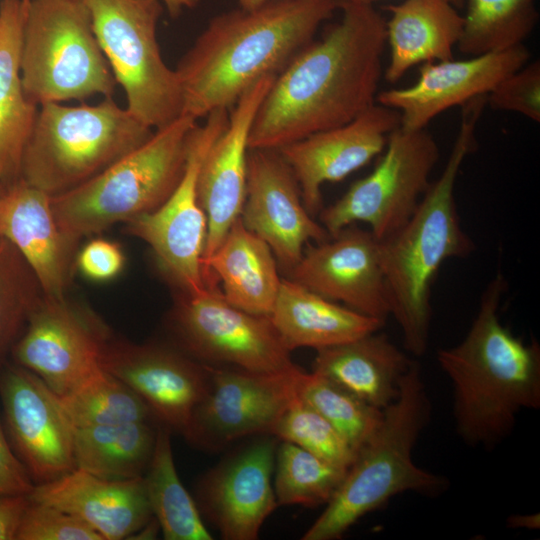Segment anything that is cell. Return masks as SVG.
I'll list each match as a JSON object with an SVG mask.
<instances>
[{"instance_id":"obj_1","label":"cell","mask_w":540,"mask_h":540,"mask_svg":"<svg viewBox=\"0 0 540 540\" xmlns=\"http://www.w3.org/2000/svg\"><path fill=\"white\" fill-rule=\"evenodd\" d=\"M341 19L275 77L254 117L249 149L278 150L344 125L376 103L386 20L372 4L342 2Z\"/></svg>"},{"instance_id":"obj_2","label":"cell","mask_w":540,"mask_h":540,"mask_svg":"<svg viewBox=\"0 0 540 540\" xmlns=\"http://www.w3.org/2000/svg\"><path fill=\"white\" fill-rule=\"evenodd\" d=\"M340 7L341 0H267L214 16L175 69L182 115L230 110L258 80L277 76Z\"/></svg>"},{"instance_id":"obj_3","label":"cell","mask_w":540,"mask_h":540,"mask_svg":"<svg viewBox=\"0 0 540 540\" xmlns=\"http://www.w3.org/2000/svg\"><path fill=\"white\" fill-rule=\"evenodd\" d=\"M507 288L498 272L482 292L464 339L437 352L453 387L456 433L472 447H495L512 432L522 410L540 408V345L524 342L501 323Z\"/></svg>"},{"instance_id":"obj_4","label":"cell","mask_w":540,"mask_h":540,"mask_svg":"<svg viewBox=\"0 0 540 540\" xmlns=\"http://www.w3.org/2000/svg\"><path fill=\"white\" fill-rule=\"evenodd\" d=\"M487 95L466 102L458 135L440 177L431 182L410 219L380 243L390 316L399 325L405 349L425 354L430 335L431 290L442 264L475 248L462 228L455 200L460 167L476 145L477 122Z\"/></svg>"},{"instance_id":"obj_5","label":"cell","mask_w":540,"mask_h":540,"mask_svg":"<svg viewBox=\"0 0 540 540\" xmlns=\"http://www.w3.org/2000/svg\"><path fill=\"white\" fill-rule=\"evenodd\" d=\"M430 415L420 365L413 361L396 399L382 410L379 425L359 448L323 513L302 539H339L359 519L398 494L436 496L447 490V478L420 468L412 458Z\"/></svg>"},{"instance_id":"obj_6","label":"cell","mask_w":540,"mask_h":540,"mask_svg":"<svg viewBox=\"0 0 540 540\" xmlns=\"http://www.w3.org/2000/svg\"><path fill=\"white\" fill-rule=\"evenodd\" d=\"M197 120L181 115L81 185L51 196L62 231L73 241L158 208L179 183Z\"/></svg>"},{"instance_id":"obj_7","label":"cell","mask_w":540,"mask_h":540,"mask_svg":"<svg viewBox=\"0 0 540 540\" xmlns=\"http://www.w3.org/2000/svg\"><path fill=\"white\" fill-rule=\"evenodd\" d=\"M154 131L112 97L95 105H40L20 179L50 196L62 194L142 145Z\"/></svg>"},{"instance_id":"obj_8","label":"cell","mask_w":540,"mask_h":540,"mask_svg":"<svg viewBox=\"0 0 540 540\" xmlns=\"http://www.w3.org/2000/svg\"><path fill=\"white\" fill-rule=\"evenodd\" d=\"M27 98L37 105L112 97L118 85L81 0H29L20 51Z\"/></svg>"},{"instance_id":"obj_9","label":"cell","mask_w":540,"mask_h":540,"mask_svg":"<svg viewBox=\"0 0 540 540\" xmlns=\"http://www.w3.org/2000/svg\"><path fill=\"white\" fill-rule=\"evenodd\" d=\"M89 10L98 43L127 109L153 130L182 115V92L175 69L164 61L157 26L159 0H81Z\"/></svg>"},{"instance_id":"obj_10","label":"cell","mask_w":540,"mask_h":540,"mask_svg":"<svg viewBox=\"0 0 540 540\" xmlns=\"http://www.w3.org/2000/svg\"><path fill=\"white\" fill-rule=\"evenodd\" d=\"M381 154L371 173L355 181L341 198L319 212L320 224L330 237L363 222L382 242L415 212L439 159L435 138L426 128L406 130L399 126L389 135Z\"/></svg>"},{"instance_id":"obj_11","label":"cell","mask_w":540,"mask_h":540,"mask_svg":"<svg viewBox=\"0 0 540 540\" xmlns=\"http://www.w3.org/2000/svg\"><path fill=\"white\" fill-rule=\"evenodd\" d=\"M205 119L190 135L184 172L171 195L155 210L126 222V231L149 245L166 277L190 296L209 289L203 274L207 218L198 199V174L228 124L229 110H214Z\"/></svg>"},{"instance_id":"obj_12","label":"cell","mask_w":540,"mask_h":540,"mask_svg":"<svg viewBox=\"0 0 540 540\" xmlns=\"http://www.w3.org/2000/svg\"><path fill=\"white\" fill-rule=\"evenodd\" d=\"M168 324L181 351L196 361L255 373L296 369L269 316L241 310L217 287L200 295L181 294Z\"/></svg>"},{"instance_id":"obj_13","label":"cell","mask_w":540,"mask_h":540,"mask_svg":"<svg viewBox=\"0 0 540 540\" xmlns=\"http://www.w3.org/2000/svg\"><path fill=\"white\" fill-rule=\"evenodd\" d=\"M112 333L90 308L42 295L14 343L12 362L36 374L58 396L99 369Z\"/></svg>"},{"instance_id":"obj_14","label":"cell","mask_w":540,"mask_h":540,"mask_svg":"<svg viewBox=\"0 0 540 540\" xmlns=\"http://www.w3.org/2000/svg\"><path fill=\"white\" fill-rule=\"evenodd\" d=\"M208 370V391L193 413L185 438L208 451H218L244 437L272 435L298 396L303 372L300 367L281 373L214 366Z\"/></svg>"},{"instance_id":"obj_15","label":"cell","mask_w":540,"mask_h":540,"mask_svg":"<svg viewBox=\"0 0 540 540\" xmlns=\"http://www.w3.org/2000/svg\"><path fill=\"white\" fill-rule=\"evenodd\" d=\"M1 420L8 441L35 485L75 469L74 426L60 397L13 362L0 371Z\"/></svg>"},{"instance_id":"obj_16","label":"cell","mask_w":540,"mask_h":540,"mask_svg":"<svg viewBox=\"0 0 540 540\" xmlns=\"http://www.w3.org/2000/svg\"><path fill=\"white\" fill-rule=\"evenodd\" d=\"M101 367L131 388L155 419L186 438L209 387V370L178 347L111 336Z\"/></svg>"},{"instance_id":"obj_17","label":"cell","mask_w":540,"mask_h":540,"mask_svg":"<svg viewBox=\"0 0 540 540\" xmlns=\"http://www.w3.org/2000/svg\"><path fill=\"white\" fill-rule=\"evenodd\" d=\"M243 225L271 248L278 267L287 274L298 263L309 241L330 238L305 208L297 180L275 149H249Z\"/></svg>"},{"instance_id":"obj_18","label":"cell","mask_w":540,"mask_h":540,"mask_svg":"<svg viewBox=\"0 0 540 540\" xmlns=\"http://www.w3.org/2000/svg\"><path fill=\"white\" fill-rule=\"evenodd\" d=\"M288 279L383 323L390 316L380 243L355 224L308 246Z\"/></svg>"},{"instance_id":"obj_19","label":"cell","mask_w":540,"mask_h":540,"mask_svg":"<svg viewBox=\"0 0 540 540\" xmlns=\"http://www.w3.org/2000/svg\"><path fill=\"white\" fill-rule=\"evenodd\" d=\"M263 435L235 451L199 480L195 502L226 540H255L278 507L271 475L276 441Z\"/></svg>"},{"instance_id":"obj_20","label":"cell","mask_w":540,"mask_h":540,"mask_svg":"<svg viewBox=\"0 0 540 540\" xmlns=\"http://www.w3.org/2000/svg\"><path fill=\"white\" fill-rule=\"evenodd\" d=\"M400 126L397 110L375 103L352 121L311 134L280 149L291 168L311 216L322 207L321 187L338 182L368 164Z\"/></svg>"},{"instance_id":"obj_21","label":"cell","mask_w":540,"mask_h":540,"mask_svg":"<svg viewBox=\"0 0 540 540\" xmlns=\"http://www.w3.org/2000/svg\"><path fill=\"white\" fill-rule=\"evenodd\" d=\"M529 59V50L521 44L463 60L424 63L413 85L378 92L376 103L397 110L401 128L423 129L445 110L487 95Z\"/></svg>"},{"instance_id":"obj_22","label":"cell","mask_w":540,"mask_h":540,"mask_svg":"<svg viewBox=\"0 0 540 540\" xmlns=\"http://www.w3.org/2000/svg\"><path fill=\"white\" fill-rule=\"evenodd\" d=\"M276 76L250 86L229 110L226 128L207 152L197 180L198 199L207 218L203 265L240 217L246 194L250 129Z\"/></svg>"},{"instance_id":"obj_23","label":"cell","mask_w":540,"mask_h":540,"mask_svg":"<svg viewBox=\"0 0 540 540\" xmlns=\"http://www.w3.org/2000/svg\"><path fill=\"white\" fill-rule=\"evenodd\" d=\"M0 239L9 241L34 273L44 296L63 298L75 268L78 243L60 228L51 196L22 179L0 194Z\"/></svg>"},{"instance_id":"obj_24","label":"cell","mask_w":540,"mask_h":540,"mask_svg":"<svg viewBox=\"0 0 540 540\" xmlns=\"http://www.w3.org/2000/svg\"><path fill=\"white\" fill-rule=\"evenodd\" d=\"M28 496L79 517L103 540L131 538L153 517L144 476L108 480L75 468Z\"/></svg>"},{"instance_id":"obj_25","label":"cell","mask_w":540,"mask_h":540,"mask_svg":"<svg viewBox=\"0 0 540 540\" xmlns=\"http://www.w3.org/2000/svg\"><path fill=\"white\" fill-rule=\"evenodd\" d=\"M203 274L209 288L220 281L221 293L231 305L264 316L270 315L282 280L271 248L240 217L204 263Z\"/></svg>"},{"instance_id":"obj_26","label":"cell","mask_w":540,"mask_h":540,"mask_svg":"<svg viewBox=\"0 0 540 540\" xmlns=\"http://www.w3.org/2000/svg\"><path fill=\"white\" fill-rule=\"evenodd\" d=\"M412 362L386 334L375 331L317 350L313 372L383 410L396 399Z\"/></svg>"},{"instance_id":"obj_27","label":"cell","mask_w":540,"mask_h":540,"mask_svg":"<svg viewBox=\"0 0 540 540\" xmlns=\"http://www.w3.org/2000/svg\"><path fill=\"white\" fill-rule=\"evenodd\" d=\"M285 348L320 350L378 331L385 323L282 279L269 315Z\"/></svg>"},{"instance_id":"obj_28","label":"cell","mask_w":540,"mask_h":540,"mask_svg":"<svg viewBox=\"0 0 540 540\" xmlns=\"http://www.w3.org/2000/svg\"><path fill=\"white\" fill-rule=\"evenodd\" d=\"M385 9L389 64L384 72L390 83L413 66L453 59V48L463 30V15L449 0H404Z\"/></svg>"},{"instance_id":"obj_29","label":"cell","mask_w":540,"mask_h":540,"mask_svg":"<svg viewBox=\"0 0 540 540\" xmlns=\"http://www.w3.org/2000/svg\"><path fill=\"white\" fill-rule=\"evenodd\" d=\"M28 1L0 3V187L3 188L20 179L23 152L38 111V106L27 98L20 75Z\"/></svg>"},{"instance_id":"obj_30","label":"cell","mask_w":540,"mask_h":540,"mask_svg":"<svg viewBox=\"0 0 540 540\" xmlns=\"http://www.w3.org/2000/svg\"><path fill=\"white\" fill-rule=\"evenodd\" d=\"M158 422L74 428L75 467L108 480L144 476L154 451Z\"/></svg>"},{"instance_id":"obj_31","label":"cell","mask_w":540,"mask_h":540,"mask_svg":"<svg viewBox=\"0 0 540 540\" xmlns=\"http://www.w3.org/2000/svg\"><path fill=\"white\" fill-rule=\"evenodd\" d=\"M171 429L158 423L156 441L144 474L153 516L166 540H211L202 515L179 479L174 463Z\"/></svg>"},{"instance_id":"obj_32","label":"cell","mask_w":540,"mask_h":540,"mask_svg":"<svg viewBox=\"0 0 540 540\" xmlns=\"http://www.w3.org/2000/svg\"><path fill=\"white\" fill-rule=\"evenodd\" d=\"M457 44L470 56L509 49L529 37L538 22L536 0H465Z\"/></svg>"},{"instance_id":"obj_33","label":"cell","mask_w":540,"mask_h":540,"mask_svg":"<svg viewBox=\"0 0 540 540\" xmlns=\"http://www.w3.org/2000/svg\"><path fill=\"white\" fill-rule=\"evenodd\" d=\"M59 397L74 428L158 422L131 388L103 368Z\"/></svg>"},{"instance_id":"obj_34","label":"cell","mask_w":540,"mask_h":540,"mask_svg":"<svg viewBox=\"0 0 540 540\" xmlns=\"http://www.w3.org/2000/svg\"><path fill=\"white\" fill-rule=\"evenodd\" d=\"M346 471L293 443L282 441L277 449L274 481L278 506L327 504Z\"/></svg>"},{"instance_id":"obj_35","label":"cell","mask_w":540,"mask_h":540,"mask_svg":"<svg viewBox=\"0 0 540 540\" xmlns=\"http://www.w3.org/2000/svg\"><path fill=\"white\" fill-rule=\"evenodd\" d=\"M298 396L322 415L356 453L382 418V410L370 406L313 371L302 372Z\"/></svg>"},{"instance_id":"obj_36","label":"cell","mask_w":540,"mask_h":540,"mask_svg":"<svg viewBox=\"0 0 540 540\" xmlns=\"http://www.w3.org/2000/svg\"><path fill=\"white\" fill-rule=\"evenodd\" d=\"M43 292L18 250L0 239V371Z\"/></svg>"},{"instance_id":"obj_37","label":"cell","mask_w":540,"mask_h":540,"mask_svg":"<svg viewBox=\"0 0 540 540\" xmlns=\"http://www.w3.org/2000/svg\"><path fill=\"white\" fill-rule=\"evenodd\" d=\"M272 436L344 469L349 468L356 456L344 437L299 396L283 413Z\"/></svg>"},{"instance_id":"obj_38","label":"cell","mask_w":540,"mask_h":540,"mask_svg":"<svg viewBox=\"0 0 540 540\" xmlns=\"http://www.w3.org/2000/svg\"><path fill=\"white\" fill-rule=\"evenodd\" d=\"M16 540H103L79 517L56 506L31 501Z\"/></svg>"},{"instance_id":"obj_39","label":"cell","mask_w":540,"mask_h":540,"mask_svg":"<svg viewBox=\"0 0 540 540\" xmlns=\"http://www.w3.org/2000/svg\"><path fill=\"white\" fill-rule=\"evenodd\" d=\"M495 110L522 114L540 122V61L524 66L498 82L487 94V102Z\"/></svg>"},{"instance_id":"obj_40","label":"cell","mask_w":540,"mask_h":540,"mask_svg":"<svg viewBox=\"0 0 540 540\" xmlns=\"http://www.w3.org/2000/svg\"><path fill=\"white\" fill-rule=\"evenodd\" d=\"M125 265L121 247L110 240H90L77 252L75 268L86 278L104 282L118 276Z\"/></svg>"},{"instance_id":"obj_41","label":"cell","mask_w":540,"mask_h":540,"mask_svg":"<svg viewBox=\"0 0 540 540\" xmlns=\"http://www.w3.org/2000/svg\"><path fill=\"white\" fill-rule=\"evenodd\" d=\"M34 486L8 441L0 414V495H29Z\"/></svg>"},{"instance_id":"obj_42","label":"cell","mask_w":540,"mask_h":540,"mask_svg":"<svg viewBox=\"0 0 540 540\" xmlns=\"http://www.w3.org/2000/svg\"><path fill=\"white\" fill-rule=\"evenodd\" d=\"M29 503L28 495H0V540H16Z\"/></svg>"},{"instance_id":"obj_43","label":"cell","mask_w":540,"mask_h":540,"mask_svg":"<svg viewBox=\"0 0 540 540\" xmlns=\"http://www.w3.org/2000/svg\"><path fill=\"white\" fill-rule=\"evenodd\" d=\"M506 524L512 529L537 530L540 528V514H513L507 518Z\"/></svg>"},{"instance_id":"obj_44","label":"cell","mask_w":540,"mask_h":540,"mask_svg":"<svg viewBox=\"0 0 540 540\" xmlns=\"http://www.w3.org/2000/svg\"><path fill=\"white\" fill-rule=\"evenodd\" d=\"M172 18L178 17L185 9L196 7L200 0H159Z\"/></svg>"},{"instance_id":"obj_45","label":"cell","mask_w":540,"mask_h":540,"mask_svg":"<svg viewBox=\"0 0 540 540\" xmlns=\"http://www.w3.org/2000/svg\"><path fill=\"white\" fill-rule=\"evenodd\" d=\"M267 0H238L239 7L243 9H255Z\"/></svg>"},{"instance_id":"obj_46","label":"cell","mask_w":540,"mask_h":540,"mask_svg":"<svg viewBox=\"0 0 540 540\" xmlns=\"http://www.w3.org/2000/svg\"><path fill=\"white\" fill-rule=\"evenodd\" d=\"M342 2H349V3H359V4H372L379 0H341ZM453 5H455L457 8H461L464 6L465 0H449Z\"/></svg>"},{"instance_id":"obj_47","label":"cell","mask_w":540,"mask_h":540,"mask_svg":"<svg viewBox=\"0 0 540 540\" xmlns=\"http://www.w3.org/2000/svg\"><path fill=\"white\" fill-rule=\"evenodd\" d=\"M2 190H3V187H0V194H1Z\"/></svg>"},{"instance_id":"obj_48","label":"cell","mask_w":540,"mask_h":540,"mask_svg":"<svg viewBox=\"0 0 540 540\" xmlns=\"http://www.w3.org/2000/svg\"><path fill=\"white\" fill-rule=\"evenodd\" d=\"M26 1H28V0H26Z\"/></svg>"}]
</instances>
